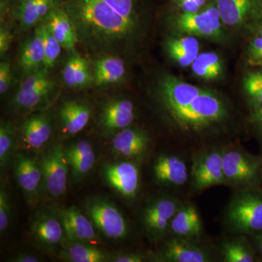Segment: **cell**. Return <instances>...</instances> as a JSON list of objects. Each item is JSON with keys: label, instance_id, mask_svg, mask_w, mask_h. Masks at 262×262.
<instances>
[{"label": "cell", "instance_id": "9a60e30c", "mask_svg": "<svg viewBox=\"0 0 262 262\" xmlns=\"http://www.w3.org/2000/svg\"><path fill=\"white\" fill-rule=\"evenodd\" d=\"M149 138L145 131L136 127L119 130L112 141L114 152L125 159H139L146 154Z\"/></svg>", "mask_w": 262, "mask_h": 262}, {"label": "cell", "instance_id": "d4e9b609", "mask_svg": "<svg viewBox=\"0 0 262 262\" xmlns=\"http://www.w3.org/2000/svg\"><path fill=\"white\" fill-rule=\"evenodd\" d=\"M168 54L176 63L182 67H187L199 55V42L196 37H187L171 38L166 42Z\"/></svg>", "mask_w": 262, "mask_h": 262}, {"label": "cell", "instance_id": "2e32d148", "mask_svg": "<svg viewBox=\"0 0 262 262\" xmlns=\"http://www.w3.org/2000/svg\"><path fill=\"white\" fill-rule=\"evenodd\" d=\"M194 239L174 237L167 241L161 252L162 259L170 262H207L211 253L207 248L194 243Z\"/></svg>", "mask_w": 262, "mask_h": 262}, {"label": "cell", "instance_id": "f546056e", "mask_svg": "<svg viewBox=\"0 0 262 262\" xmlns=\"http://www.w3.org/2000/svg\"><path fill=\"white\" fill-rule=\"evenodd\" d=\"M191 67L193 73L203 80H215L223 72L222 59L214 52H206L198 55Z\"/></svg>", "mask_w": 262, "mask_h": 262}, {"label": "cell", "instance_id": "8992f818", "mask_svg": "<svg viewBox=\"0 0 262 262\" xmlns=\"http://www.w3.org/2000/svg\"><path fill=\"white\" fill-rule=\"evenodd\" d=\"M39 164L48 194L55 198L63 196L67 190L70 168L65 148L60 144L51 146L43 153Z\"/></svg>", "mask_w": 262, "mask_h": 262}, {"label": "cell", "instance_id": "b9f144b4", "mask_svg": "<svg viewBox=\"0 0 262 262\" xmlns=\"http://www.w3.org/2000/svg\"><path fill=\"white\" fill-rule=\"evenodd\" d=\"M90 80H91V75H90L89 65L87 60L84 58L76 75V88L84 87L87 85Z\"/></svg>", "mask_w": 262, "mask_h": 262}, {"label": "cell", "instance_id": "ba28073f", "mask_svg": "<svg viewBox=\"0 0 262 262\" xmlns=\"http://www.w3.org/2000/svg\"><path fill=\"white\" fill-rule=\"evenodd\" d=\"M177 200L170 196L157 198L146 206L143 213V226L150 238H163L168 232L174 215L180 208Z\"/></svg>", "mask_w": 262, "mask_h": 262}, {"label": "cell", "instance_id": "44dd1931", "mask_svg": "<svg viewBox=\"0 0 262 262\" xmlns=\"http://www.w3.org/2000/svg\"><path fill=\"white\" fill-rule=\"evenodd\" d=\"M170 232L176 237L195 239L203 232L199 212L191 204L181 206L171 221Z\"/></svg>", "mask_w": 262, "mask_h": 262}, {"label": "cell", "instance_id": "ab89813d", "mask_svg": "<svg viewBox=\"0 0 262 262\" xmlns=\"http://www.w3.org/2000/svg\"><path fill=\"white\" fill-rule=\"evenodd\" d=\"M208 0H174V4L182 13H196L206 5Z\"/></svg>", "mask_w": 262, "mask_h": 262}, {"label": "cell", "instance_id": "7dc6e473", "mask_svg": "<svg viewBox=\"0 0 262 262\" xmlns=\"http://www.w3.org/2000/svg\"><path fill=\"white\" fill-rule=\"evenodd\" d=\"M258 28H257V34L258 36H260V37H262V16L261 18H260L259 23L258 24Z\"/></svg>", "mask_w": 262, "mask_h": 262}, {"label": "cell", "instance_id": "836d02e7", "mask_svg": "<svg viewBox=\"0 0 262 262\" xmlns=\"http://www.w3.org/2000/svg\"><path fill=\"white\" fill-rule=\"evenodd\" d=\"M42 25V34L43 44H44L45 61L43 68L49 70L53 67L55 62L58 59V56L61 54V46L57 41L56 38L52 35L51 32L46 27V24Z\"/></svg>", "mask_w": 262, "mask_h": 262}, {"label": "cell", "instance_id": "52a82bcc", "mask_svg": "<svg viewBox=\"0 0 262 262\" xmlns=\"http://www.w3.org/2000/svg\"><path fill=\"white\" fill-rule=\"evenodd\" d=\"M192 185L203 190L225 184L223 172V150L211 149L194 155L191 170Z\"/></svg>", "mask_w": 262, "mask_h": 262}, {"label": "cell", "instance_id": "4fadbf2b", "mask_svg": "<svg viewBox=\"0 0 262 262\" xmlns=\"http://www.w3.org/2000/svg\"><path fill=\"white\" fill-rule=\"evenodd\" d=\"M103 176L108 184L125 198H134L139 191V170L132 162L108 164L103 170Z\"/></svg>", "mask_w": 262, "mask_h": 262}, {"label": "cell", "instance_id": "3957f363", "mask_svg": "<svg viewBox=\"0 0 262 262\" xmlns=\"http://www.w3.org/2000/svg\"><path fill=\"white\" fill-rule=\"evenodd\" d=\"M226 222L235 233L262 230L261 198L250 193L237 194L229 203Z\"/></svg>", "mask_w": 262, "mask_h": 262}, {"label": "cell", "instance_id": "ffe728a7", "mask_svg": "<svg viewBox=\"0 0 262 262\" xmlns=\"http://www.w3.org/2000/svg\"><path fill=\"white\" fill-rule=\"evenodd\" d=\"M153 173L158 182L167 185L182 186L188 179L187 166L185 162L173 155L158 157L153 165Z\"/></svg>", "mask_w": 262, "mask_h": 262}, {"label": "cell", "instance_id": "d590c367", "mask_svg": "<svg viewBox=\"0 0 262 262\" xmlns=\"http://www.w3.org/2000/svg\"><path fill=\"white\" fill-rule=\"evenodd\" d=\"M65 151L67 160L70 164L72 160L94 152V150L92 144L89 141L80 140L70 144L68 147L65 148Z\"/></svg>", "mask_w": 262, "mask_h": 262}, {"label": "cell", "instance_id": "83f0119b", "mask_svg": "<svg viewBox=\"0 0 262 262\" xmlns=\"http://www.w3.org/2000/svg\"><path fill=\"white\" fill-rule=\"evenodd\" d=\"M53 87L54 82L48 78L36 85L19 89L13 98V103L20 110H32L47 99Z\"/></svg>", "mask_w": 262, "mask_h": 262}, {"label": "cell", "instance_id": "d6a6232c", "mask_svg": "<svg viewBox=\"0 0 262 262\" xmlns=\"http://www.w3.org/2000/svg\"><path fill=\"white\" fill-rule=\"evenodd\" d=\"M224 261L227 262H252V253L241 241H233L224 244L222 248Z\"/></svg>", "mask_w": 262, "mask_h": 262}, {"label": "cell", "instance_id": "484cf974", "mask_svg": "<svg viewBox=\"0 0 262 262\" xmlns=\"http://www.w3.org/2000/svg\"><path fill=\"white\" fill-rule=\"evenodd\" d=\"M222 23L234 27L244 23L254 8L253 0H215Z\"/></svg>", "mask_w": 262, "mask_h": 262}, {"label": "cell", "instance_id": "9c48e42d", "mask_svg": "<svg viewBox=\"0 0 262 262\" xmlns=\"http://www.w3.org/2000/svg\"><path fill=\"white\" fill-rule=\"evenodd\" d=\"M203 91L170 75L163 77L158 87L160 101L166 113L187 104Z\"/></svg>", "mask_w": 262, "mask_h": 262}, {"label": "cell", "instance_id": "c3c4849f", "mask_svg": "<svg viewBox=\"0 0 262 262\" xmlns=\"http://www.w3.org/2000/svg\"><path fill=\"white\" fill-rule=\"evenodd\" d=\"M260 249H261V253H262V239H261V244H260Z\"/></svg>", "mask_w": 262, "mask_h": 262}, {"label": "cell", "instance_id": "603a6c76", "mask_svg": "<svg viewBox=\"0 0 262 262\" xmlns=\"http://www.w3.org/2000/svg\"><path fill=\"white\" fill-rule=\"evenodd\" d=\"M125 66L117 56H103L94 65V83L98 86L107 85L120 82L125 74Z\"/></svg>", "mask_w": 262, "mask_h": 262}, {"label": "cell", "instance_id": "e575fe53", "mask_svg": "<svg viewBox=\"0 0 262 262\" xmlns=\"http://www.w3.org/2000/svg\"><path fill=\"white\" fill-rule=\"evenodd\" d=\"M96 158L95 152L72 160L70 163V167L72 170V175L75 179L82 178L89 173L90 170L94 167Z\"/></svg>", "mask_w": 262, "mask_h": 262}, {"label": "cell", "instance_id": "60d3db41", "mask_svg": "<svg viewBox=\"0 0 262 262\" xmlns=\"http://www.w3.org/2000/svg\"><path fill=\"white\" fill-rule=\"evenodd\" d=\"M12 75L10 65L8 62H2L0 64V94H5L11 84Z\"/></svg>", "mask_w": 262, "mask_h": 262}, {"label": "cell", "instance_id": "f1b7e54d", "mask_svg": "<svg viewBox=\"0 0 262 262\" xmlns=\"http://www.w3.org/2000/svg\"><path fill=\"white\" fill-rule=\"evenodd\" d=\"M56 0H22L18 7V18L24 28H29L44 19L54 8Z\"/></svg>", "mask_w": 262, "mask_h": 262}, {"label": "cell", "instance_id": "30bf717a", "mask_svg": "<svg viewBox=\"0 0 262 262\" xmlns=\"http://www.w3.org/2000/svg\"><path fill=\"white\" fill-rule=\"evenodd\" d=\"M58 215L67 241L93 245L98 244L99 237L96 233V229L80 208L72 205L62 210Z\"/></svg>", "mask_w": 262, "mask_h": 262}, {"label": "cell", "instance_id": "7c38bea8", "mask_svg": "<svg viewBox=\"0 0 262 262\" xmlns=\"http://www.w3.org/2000/svg\"><path fill=\"white\" fill-rule=\"evenodd\" d=\"M31 237L43 248H53L63 242L65 233L59 215L50 211L38 212L30 226Z\"/></svg>", "mask_w": 262, "mask_h": 262}, {"label": "cell", "instance_id": "6da1fadb", "mask_svg": "<svg viewBox=\"0 0 262 262\" xmlns=\"http://www.w3.org/2000/svg\"><path fill=\"white\" fill-rule=\"evenodd\" d=\"M75 26L78 42L103 56L120 53L137 36V0H56Z\"/></svg>", "mask_w": 262, "mask_h": 262}, {"label": "cell", "instance_id": "e0dca14e", "mask_svg": "<svg viewBox=\"0 0 262 262\" xmlns=\"http://www.w3.org/2000/svg\"><path fill=\"white\" fill-rule=\"evenodd\" d=\"M52 122L49 114H35L29 117L22 125L20 139L24 148L39 151L51 139Z\"/></svg>", "mask_w": 262, "mask_h": 262}, {"label": "cell", "instance_id": "8fae6325", "mask_svg": "<svg viewBox=\"0 0 262 262\" xmlns=\"http://www.w3.org/2000/svg\"><path fill=\"white\" fill-rule=\"evenodd\" d=\"M223 172L225 184L236 187L253 182L256 173L252 160L237 148L223 150Z\"/></svg>", "mask_w": 262, "mask_h": 262}, {"label": "cell", "instance_id": "ee69618b", "mask_svg": "<svg viewBox=\"0 0 262 262\" xmlns=\"http://www.w3.org/2000/svg\"><path fill=\"white\" fill-rule=\"evenodd\" d=\"M12 39H13V37L8 29L1 28V31H0V53L2 56L9 50Z\"/></svg>", "mask_w": 262, "mask_h": 262}, {"label": "cell", "instance_id": "f6af8a7d", "mask_svg": "<svg viewBox=\"0 0 262 262\" xmlns=\"http://www.w3.org/2000/svg\"><path fill=\"white\" fill-rule=\"evenodd\" d=\"M11 261L14 262H39V258L29 253H18V255L12 258Z\"/></svg>", "mask_w": 262, "mask_h": 262}, {"label": "cell", "instance_id": "277c9868", "mask_svg": "<svg viewBox=\"0 0 262 262\" xmlns=\"http://www.w3.org/2000/svg\"><path fill=\"white\" fill-rule=\"evenodd\" d=\"M85 214L95 228L108 239H122L128 234L125 217L113 203L101 198H91L84 205Z\"/></svg>", "mask_w": 262, "mask_h": 262}, {"label": "cell", "instance_id": "1f68e13d", "mask_svg": "<svg viewBox=\"0 0 262 262\" xmlns=\"http://www.w3.org/2000/svg\"><path fill=\"white\" fill-rule=\"evenodd\" d=\"M244 89L255 111L262 110V70L251 72L245 76Z\"/></svg>", "mask_w": 262, "mask_h": 262}, {"label": "cell", "instance_id": "bcb514c9", "mask_svg": "<svg viewBox=\"0 0 262 262\" xmlns=\"http://www.w3.org/2000/svg\"><path fill=\"white\" fill-rule=\"evenodd\" d=\"M253 120L258 125V128L262 131V110L255 111L253 115Z\"/></svg>", "mask_w": 262, "mask_h": 262}, {"label": "cell", "instance_id": "7402d4cb", "mask_svg": "<svg viewBox=\"0 0 262 262\" xmlns=\"http://www.w3.org/2000/svg\"><path fill=\"white\" fill-rule=\"evenodd\" d=\"M91 111L89 106L76 101H67L59 110V118L66 134L75 135L89 123Z\"/></svg>", "mask_w": 262, "mask_h": 262}, {"label": "cell", "instance_id": "cb8c5ba5", "mask_svg": "<svg viewBox=\"0 0 262 262\" xmlns=\"http://www.w3.org/2000/svg\"><path fill=\"white\" fill-rule=\"evenodd\" d=\"M61 258L70 262H106L111 261L112 256L94 245L67 241L61 251Z\"/></svg>", "mask_w": 262, "mask_h": 262}, {"label": "cell", "instance_id": "7bdbcfd3", "mask_svg": "<svg viewBox=\"0 0 262 262\" xmlns=\"http://www.w3.org/2000/svg\"><path fill=\"white\" fill-rule=\"evenodd\" d=\"M144 260V256L139 253H121L111 258L114 262H141Z\"/></svg>", "mask_w": 262, "mask_h": 262}, {"label": "cell", "instance_id": "4dcf8cb0", "mask_svg": "<svg viewBox=\"0 0 262 262\" xmlns=\"http://www.w3.org/2000/svg\"><path fill=\"white\" fill-rule=\"evenodd\" d=\"M15 131L9 122L2 121L0 125V166L5 168L13 153Z\"/></svg>", "mask_w": 262, "mask_h": 262}, {"label": "cell", "instance_id": "f35d334b", "mask_svg": "<svg viewBox=\"0 0 262 262\" xmlns=\"http://www.w3.org/2000/svg\"><path fill=\"white\" fill-rule=\"evenodd\" d=\"M11 214V206L10 204L9 196L5 189L0 190V231L5 232L9 226Z\"/></svg>", "mask_w": 262, "mask_h": 262}, {"label": "cell", "instance_id": "8d00e7d4", "mask_svg": "<svg viewBox=\"0 0 262 262\" xmlns=\"http://www.w3.org/2000/svg\"><path fill=\"white\" fill-rule=\"evenodd\" d=\"M84 58L80 55H75L69 60L63 72V78L65 83L70 88L75 89V79L77 71Z\"/></svg>", "mask_w": 262, "mask_h": 262}, {"label": "cell", "instance_id": "74e56055", "mask_svg": "<svg viewBox=\"0 0 262 262\" xmlns=\"http://www.w3.org/2000/svg\"><path fill=\"white\" fill-rule=\"evenodd\" d=\"M247 61L252 67H262V37L257 36L250 41Z\"/></svg>", "mask_w": 262, "mask_h": 262}, {"label": "cell", "instance_id": "5bb4252c", "mask_svg": "<svg viewBox=\"0 0 262 262\" xmlns=\"http://www.w3.org/2000/svg\"><path fill=\"white\" fill-rule=\"evenodd\" d=\"M15 175L19 187L27 199L33 203L37 198L42 181L40 164L32 157L18 152L15 158Z\"/></svg>", "mask_w": 262, "mask_h": 262}, {"label": "cell", "instance_id": "4316f807", "mask_svg": "<svg viewBox=\"0 0 262 262\" xmlns=\"http://www.w3.org/2000/svg\"><path fill=\"white\" fill-rule=\"evenodd\" d=\"M45 51L42 34V25L36 28L34 37L24 46L20 58V65L24 72H34L44 64Z\"/></svg>", "mask_w": 262, "mask_h": 262}, {"label": "cell", "instance_id": "d6986e66", "mask_svg": "<svg viewBox=\"0 0 262 262\" xmlns=\"http://www.w3.org/2000/svg\"><path fill=\"white\" fill-rule=\"evenodd\" d=\"M61 47L67 51H73L78 42L75 26L70 17L61 8L55 5L44 18V22Z\"/></svg>", "mask_w": 262, "mask_h": 262}, {"label": "cell", "instance_id": "ac0fdd59", "mask_svg": "<svg viewBox=\"0 0 262 262\" xmlns=\"http://www.w3.org/2000/svg\"><path fill=\"white\" fill-rule=\"evenodd\" d=\"M135 119V106L130 100L116 98L105 103L100 124L106 132L121 130L130 126Z\"/></svg>", "mask_w": 262, "mask_h": 262}, {"label": "cell", "instance_id": "7a4b0ae2", "mask_svg": "<svg viewBox=\"0 0 262 262\" xmlns=\"http://www.w3.org/2000/svg\"><path fill=\"white\" fill-rule=\"evenodd\" d=\"M167 114L183 132L201 134L225 122L228 110L217 95L204 90L187 104Z\"/></svg>", "mask_w": 262, "mask_h": 262}, {"label": "cell", "instance_id": "5b68a950", "mask_svg": "<svg viewBox=\"0 0 262 262\" xmlns=\"http://www.w3.org/2000/svg\"><path fill=\"white\" fill-rule=\"evenodd\" d=\"M222 18L216 5L210 4L196 13H181L173 18L177 32L212 39L222 36Z\"/></svg>", "mask_w": 262, "mask_h": 262}]
</instances>
